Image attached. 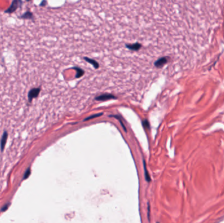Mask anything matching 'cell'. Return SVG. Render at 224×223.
Returning a JSON list of instances; mask_svg holds the SVG:
<instances>
[{
	"instance_id": "277c9868",
	"label": "cell",
	"mask_w": 224,
	"mask_h": 223,
	"mask_svg": "<svg viewBox=\"0 0 224 223\" xmlns=\"http://www.w3.org/2000/svg\"><path fill=\"white\" fill-rule=\"evenodd\" d=\"M112 99H116V97L114 96V95L110 94H105L100 95L99 96H97L95 100L98 101H105L108 100H112Z\"/></svg>"
},
{
	"instance_id": "5b68a950",
	"label": "cell",
	"mask_w": 224,
	"mask_h": 223,
	"mask_svg": "<svg viewBox=\"0 0 224 223\" xmlns=\"http://www.w3.org/2000/svg\"><path fill=\"white\" fill-rule=\"evenodd\" d=\"M83 60L85 61L88 62V63H89L90 64H91L95 69H98L99 68L100 66H99L98 62L96 60H95L90 58H89V57H87V56L83 57Z\"/></svg>"
},
{
	"instance_id": "7a4b0ae2",
	"label": "cell",
	"mask_w": 224,
	"mask_h": 223,
	"mask_svg": "<svg viewBox=\"0 0 224 223\" xmlns=\"http://www.w3.org/2000/svg\"><path fill=\"white\" fill-rule=\"evenodd\" d=\"M169 60V57L168 56H163L161 58H159L158 60L154 62V66L157 68H161V67H163L164 65H166Z\"/></svg>"
},
{
	"instance_id": "5bb4252c",
	"label": "cell",
	"mask_w": 224,
	"mask_h": 223,
	"mask_svg": "<svg viewBox=\"0 0 224 223\" xmlns=\"http://www.w3.org/2000/svg\"><path fill=\"white\" fill-rule=\"evenodd\" d=\"M26 1L27 2H29V1H32V0H26Z\"/></svg>"
},
{
	"instance_id": "9c48e42d",
	"label": "cell",
	"mask_w": 224,
	"mask_h": 223,
	"mask_svg": "<svg viewBox=\"0 0 224 223\" xmlns=\"http://www.w3.org/2000/svg\"><path fill=\"white\" fill-rule=\"evenodd\" d=\"M142 126L145 129H149L150 126H149V123L148 120H144L142 121Z\"/></svg>"
},
{
	"instance_id": "ba28073f",
	"label": "cell",
	"mask_w": 224,
	"mask_h": 223,
	"mask_svg": "<svg viewBox=\"0 0 224 223\" xmlns=\"http://www.w3.org/2000/svg\"><path fill=\"white\" fill-rule=\"evenodd\" d=\"M144 172H145V178L146 180L147 181V182H150L151 179H150V176H149V173L148 172V170H147L146 168V162L144 160Z\"/></svg>"
},
{
	"instance_id": "4fadbf2b",
	"label": "cell",
	"mask_w": 224,
	"mask_h": 223,
	"mask_svg": "<svg viewBox=\"0 0 224 223\" xmlns=\"http://www.w3.org/2000/svg\"><path fill=\"white\" fill-rule=\"evenodd\" d=\"M149 212H150V206H149V204L148 203V217L149 221H150V219H149V217H150V216H149Z\"/></svg>"
},
{
	"instance_id": "7c38bea8",
	"label": "cell",
	"mask_w": 224,
	"mask_h": 223,
	"mask_svg": "<svg viewBox=\"0 0 224 223\" xmlns=\"http://www.w3.org/2000/svg\"><path fill=\"white\" fill-rule=\"evenodd\" d=\"M47 1H46V0H43V1H42V3H40V6L41 7H45L46 5H47Z\"/></svg>"
},
{
	"instance_id": "3957f363",
	"label": "cell",
	"mask_w": 224,
	"mask_h": 223,
	"mask_svg": "<svg viewBox=\"0 0 224 223\" xmlns=\"http://www.w3.org/2000/svg\"><path fill=\"white\" fill-rule=\"evenodd\" d=\"M125 47L132 51H138L142 47V45L138 42H136L134 44H126Z\"/></svg>"
},
{
	"instance_id": "6da1fadb",
	"label": "cell",
	"mask_w": 224,
	"mask_h": 223,
	"mask_svg": "<svg viewBox=\"0 0 224 223\" xmlns=\"http://www.w3.org/2000/svg\"><path fill=\"white\" fill-rule=\"evenodd\" d=\"M23 4L22 0H12L11 6L8 9H6L5 11V13L7 14H12L15 12L17 10L21 7Z\"/></svg>"
},
{
	"instance_id": "52a82bcc",
	"label": "cell",
	"mask_w": 224,
	"mask_h": 223,
	"mask_svg": "<svg viewBox=\"0 0 224 223\" xmlns=\"http://www.w3.org/2000/svg\"><path fill=\"white\" fill-rule=\"evenodd\" d=\"M72 69H75V70H76V78H77V79L80 78V77H81L83 76V75L85 74L84 70H83L81 68H80V67H72Z\"/></svg>"
},
{
	"instance_id": "30bf717a",
	"label": "cell",
	"mask_w": 224,
	"mask_h": 223,
	"mask_svg": "<svg viewBox=\"0 0 224 223\" xmlns=\"http://www.w3.org/2000/svg\"><path fill=\"white\" fill-rule=\"evenodd\" d=\"M102 115H103V113H99V114H96V115H94L90 116H89L88 118H87L85 119L84 121H89V120H90V119H92V118H96V117H98V116H102Z\"/></svg>"
},
{
	"instance_id": "8992f818",
	"label": "cell",
	"mask_w": 224,
	"mask_h": 223,
	"mask_svg": "<svg viewBox=\"0 0 224 223\" xmlns=\"http://www.w3.org/2000/svg\"><path fill=\"white\" fill-rule=\"evenodd\" d=\"M19 18L20 19H24V20H33V18H34V16H33V15L32 12L30 11H28L26 12H24V14L20 15Z\"/></svg>"
},
{
	"instance_id": "8fae6325",
	"label": "cell",
	"mask_w": 224,
	"mask_h": 223,
	"mask_svg": "<svg viewBox=\"0 0 224 223\" xmlns=\"http://www.w3.org/2000/svg\"><path fill=\"white\" fill-rule=\"evenodd\" d=\"M113 116V117H115V118H116L117 119H118V120L119 121V122H120L121 124V126L123 127V129L125 130V132H127V130H126V127L125 126L124 124H123V122L121 121V119H120L121 118L119 117V116H117V115H112V116Z\"/></svg>"
}]
</instances>
